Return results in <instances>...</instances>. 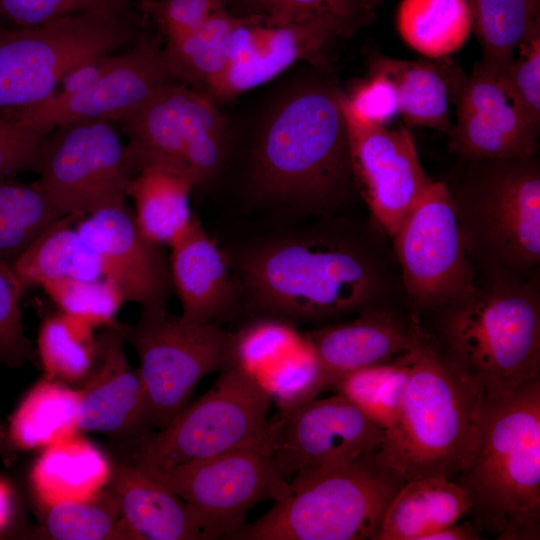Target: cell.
Returning a JSON list of instances; mask_svg holds the SVG:
<instances>
[{"label": "cell", "instance_id": "1", "mask_svg": "<svg viewBox=\"0 0 540 540\" xmlns=\"http://www.w3.org/2000/svg\"><path fill=\"white\" fill-rule=\"evenodd\" d=\"M243 283L259 316L318 322L378 305L386 277L365 243L333 232L285 237L244 259Z\"/></svg>", "mask_w": 540, "mask_h": 540}, {"label": "cell", "instance_id": "2", "mask_svg": "<svg viewBox=\"0 0 540 540\" xmlns=\"http://www.w3.org/2000/svg\"><path fill=\"white\" fill-rule=\"evenodd\" d=\"M344 94L298 86L273 108L259 133L251 180L263 199L328 213L355 188Z\"/></svg>", "mask_w": 540, "mask_h": 540}, {"label": "cell", "instance_id": "3", "mask_svg": "<svg viewBox=\"0 0 540 540\" xmlns=\"http://www.w3.org/2000/svg\"><path fill=\"white\" fill-rule=\"evenodd\" d=\"M410 377L396 422L384 430L378 454L405 483L469 467L478 443L485 398L424 333L409 351Z\"/></svg>", "mask_w": 540, "mask_h": 540}, {"label": "cell", "instance_id": "4", "mask_svg": "<svg viewBox=\"0 0 540 540\" xmlns=\"http://www.w3.org/2000/svg\"><path fill=\"white\" fill-rule=\"evenodd\" d=\"M440 309L433 339L485 400L504 398L540 377V300L534 282L498 275Z\"/></svg>", "mask_w": 540, "mask_h": 540}, {"label": "cell", "instance_id": "5", "mask_svg": "<svg viewBox=\"0 0 540 540\" xmlns=\"http://www.w3.org/2000/svg\"><path fill=\"white\" fill-rule=\"evenodd\" d=\"M498 540L540 537V377L486 400L474 457L455 480Z\"/></svg>", "mask_w": 540, "mask_h": 540}, {"label": "cell", "instance_id": "6", "mask_svg": "<svg viewBox=\"0 0 540 540\" xmlns=\"http://www.w3.org/2000/svg\"><path fill=\"white\" fill-rule=\"evenodd\" d=\"M378 452L298 473L284 498L227 539L374 540L388 503L404 484Z\"/></svg>", "mask_w": 540, "mask_h": 540}, {"label": "cell", "instance_id": "7", "mask_svg": "<svg viewBox=\"0 0 540 540\" xmlns=\"http://www.w3.org/2000/svg\"><path fill=\"white\" fill-rule=\"evenodd\" d=\"M140 12L99 9L31 27L0 28V114L37 104L90 58L121 51L143 34Z\"/></svg>", "mask_w": 540, "mask_h": 540}, {"label": "cell", "instance_id": "8", "mask_svg": "<svg viewBox=\"0 0 540 540\" xmlns=\"http://www.w3.org/2000/svg\"><path fill=\"white\" fill-rule=\"evenodd\" d=\"M270 402L255 378L227 367L206 393L189 402L168 425L142 435L131 461L164 470L255 441L275 423L276 416L267 417Z\"/></svg>", "mask_w": 540, "mask_h": 540}, {"label": "cell", "instance_id": "9", "mask_svg": "<svg viewBox=\"0 0 540 540\" xmlns=\"http://www.w3.org/2000/svg\"><path fill=\"white\" fill-rule=\"evenodd\" d=\"M122 333L139 358L149 427L168 425L204 377L231 365L232 333L213 322L142 311L135 325L122 324Z\"/></svg>", "mask_w": 540, "mask_h": 540}, {"label": "cell", "instance_id": "10", "mask_svg": "<svg viewBox=\"0 0 540 540\" xmlns=\"http://www.w3.org/2000/svg\"><path fill=\"white\" fill-rule=\"evenodd\" d=\"M280 425L276 415L273 427L255 441L164 470L144 468L191 505L218 538L227 539L252 507L290 491L273 459Z\"/></svg>", "mask_w": 540, "mask_h": 540}, {"label": "cell", "instance_id": "11", "mask_svg": "<svg viewBox=\"0 0 540 540\" xmlns=\"http://www.w3.org/2000/svg\"><path fill=\"white\" fill-rule=\"evenodd\" d=\"M118 122L134 170L145 161H165L182 168L196 188L210 182L225 160L224 119L206 93L185 83L163 87Z\"/></svg>", "mask_w": 540, "mask_h": 540}, {"label": "cell", "instance_id": "12", "mask_svg": "<svg viewBox=\"0 0 540 540\" xmlns=\"http://www.w3.org/2000/svg\"><path fill=\"white\" fill-rule=\"evenodd\" d=\"M402 280L419 307L440 308L477 288L454 196L431 181L392 237Z\"/></svg>", "mask_w": 540, "mask_h": 540}, {"label": "cell", "instance_id": "13", "mask_svg": "<svg viewBox=\"0 0 540 540\" xmlns=\"http://www.w3.org/2000/svg\"><path fill=\"white\" fill-rule=\"evenodd\" d=\"M54 130L36 180L51 203L80 218L125 205L135 170L113 122L81 120Z\"/></svg>", "mask_w": 540, "mask_h": 540}, {"label": "cell", "instance_id": "14", "mask_svg": "<svg viewBox=\"0 0 540 540\" xmlns=\"http://www.w3.org/2000/svg\"><path fill=\"white\" fill-rule=\"evenodd\" d=\"M529 159L492 161L473 198L455 201L470 256L497 270L525 271L540 262V174Z\"/></svg>", "mask_w": 540, "mask_h": 540}, {"label": "cell", "instance_id": "15", "mask_svg": "<svg viewBox=\"0 0 540 540\" xmlns=\"http://www.w3.org/2000/svg\"><path fill=\"white\" fill-rule=\"evenodd\" d=\"M355 188L391 238L432 181L423 170L411 132L374 125L352 113L343 98Z\"/></svg>", "mask_w": 540, "mask_h": 540}, {"label": "cell", "instance_id": "16", "mask_svg": "<svg viewBox=\"0 0 540 540\" xmlns=\"http://www.w3.org/2000/svg\"><path fill=\"white\" fill-rule=\"evenodd\" d=\"M174 82L179 81L168 67L158 38L143 33L125 49L122 61L90 89L69 96L54 93L37 104L0 116L53 129L81 120L115 123Z\"/></svg>", "mask_w": 540, "mask_h": 540}, {"label": "cell", "instance_id": "17", "mask_svg": "<svg viewBox=\"0 0 540 540\" xmlns=\"http://www.w3.org/2000/svg\"><path fill=\"white\" fill-rule=\"evenodd\" d=\"M279 416L273 459L286 479L378 452L384 439V430L339 392Z\"/></svg>", "mask_w": 540, "mask_h": 540}, {"label": "cell", "instance_id": "18", "mask_svg": "<svg viewBox=\"0 0 540 540\" xmlns=\"http://www.w3.org/2000/svg\"><path fill=\"white\" fill-rule=\"evenodd\" d=\"M76 229L96 254L102 277L125 302L138 303L142 311H167L174 291L169 258L142 234L126 204L82 217Z\"/></svg>", "mask_w": 540, "mask_h": 540}, {"label": "cell", "instance_id": "19", "mask_svg": "<svg viewBox=\"0 0 540 540\" xmlns=\"http://www.w3.org/2000/svg\"><path fill=\"white\" fill-rule=\"evenodd\" d=\"M337 37L338 33L323 23L240 17L227 65L208 91L224 100L237 96L269 81L297 60H313Z\"/></svg>", "mask_w": 540, "mask_h": 540}, {"label": "cell", "instance_id": "20", "mask_svg": "<svg viewBox=\"0 0 540 540\" xmlns=\"http://www.w3.org/2000/svg\"><path fill=\"white\" fill-rule=\"evenodd\" d=\"M457 123L450 148L472 160L512 161L534 156L537 137L505 94L498 75L481 62L456 94Z\"/></svg>", "mask_w": 540, "mask_h": 540}, {"label": "cell", "instance_id": "21", "mask_svg": "<svg viewBox=\"0 0 540 540\" xmlns=\"http://www.w3.org/2000/svg\"><path fill=\"white\" fill-rule=\"evenodd\" d=\"M124 342L117 321L104 326L97 338L95 364L77 390L79 432L130 437L149 427L143 381L128 362Z\"/></svg>", "mask_w": 540, "mask_h": 540}, {"label": "cell", "instance_id": "22", "mask_svg": "<svg viewBox=\"0 0 540 540\" xmlns=\"http://www.w3.org/2000/svg\"><path fill=\"white\" fill-rule=\"evenodd\" d=\"M424 333L415 316L405 321L392 310L374 305L351 321L313 329L304 336L333 387L348 373L391 362L412 350Z\"/></svg>", "mask_w": 540, "mask_h": 540}, {"label": "cell", "instance_id": "23", "mask_svg": "<svg viewBox=\"0 0 540 540\" xmlns=\"http://www.w3.org/2000/svg\"><path fill=\"white\" fill-rule=\"evenodd\" d=\"M108 488L131 540L218 539L191 505L133 461L112 469Z\"/></svg>", "mask_w": 540, "mask_h": 540}, {"label": "cell", "instance_id": "24", "mask_svg": "<svg viewBox=\"0 0 540 540\" xmlns=\"http://www.w3.org/2000/svg\"><path fill=\"white\" fill-rule=\"evenodd\" d=\"M170 247L172 281L182 307L180 317L197 324L213 322L233 299L225 255L194 213Z\"/></svg>", "mask_w": 540, "mask_h": 540}, {"label": "cell", "instance_id": "25", "mask_svg": "<svg viewBox=\"0 0 540 540\" xmlns=\"http://www.w3.org/2000/svg\"><path fill=\"white\" fill-rule=\"evenodd\" d=\"M470 512L464 489L443 476L405 482L388 503L374 540H424Z\"/></svg>", "mask_w": 540, "mask_h": 540}, {"label": "cell", "instance_id": "26", "mask_svg": "<svg viewBox=\"0 0 540 540\" xmlns=\"http://www.w3.org/2000/svg\"><path fill=\"white\" fill-rule=\"evenodd\" d=\"M193 188L188 174L174 164L160 160L138 164L127 195L134 200L135 220L142 234L158 245L170 246L191 221Z\"/></svg>", "mask_w": 540, "mask_h": 540}, {"label": "cell", "instance_id": "27", "mask_svg": "<svg viewBox=\"0 0 540 540\" xmlns=\"http://www.w3.org/2000/svg\"><path fill=\"white\" fill-rule=\"evenodd\" d=\"M111 471L101 451L77 434L45 448L33 467L31 482L47 508L95 497L108 484Z\"/></svg>", "mask_w": 540, "mask_h": 540}, {"label": "cell", "instance_id": "28", "mask_svg": "<svg viewBox=\"0 0 540 540\" xmlns=\"http://www.w3.org/2000/svg\"><path fill=\"white\" fill-rule=\"evenodd\" d=\"M79 219L75 215L60 217L10 265L23 291L47 281L103 278L96 254L72 226Z\"/></svg>", "mask_w": 540, "mask_h": 540}, {"label": "cell", "instance_id": "29", "mask_svg": "<svg viewBox=\"0 0 540 540\" xmlns=\"http://www.w3.org/2000/svg\"><path fill=\"white\" fill-rule=\"evenodd\" d=\"M373 67L385 72L395 83L399 114L407 125L450 132L449 103L463 78L446 71L440 63L416 60L377 59Z\"/></svg>", "mask_w": 540, "mask_h": 540}, {"label": "cell", "instance_id": "30", "mask_svg": "<svg viewBox=\"0 0 540 540\" xmlns=\"http://www.w3.org/2000/svg\"><path fill=\"white\" fill-rule=\"evenodd\" d=\"M60 382L39 381L14 412L9 435L18 448H46L79 433L78 392Z\"/></svg>", "mask_w": 540, "mask_h": 540}, {"label": "cell", "instance_id": "31", "mask_svg": "<svg viewBox=\"0 0 540 540\" xmlns=\"http://www.w3.org/2000/svg\"><path fill=\"white\" fill-rule=\"evenodd\" d=\"M239 19L228 10L221 11L198 27L167 39L163 50L175 79L198 91L208 90L227 65Z\"/></svg>", "mask_w": 540, "mask_h": 540}, {"label": "cell", "instance_id": "32", "mask_svg": "<svg viewBox=\"0 0 540 540\" xmlns=\"http://www.w3.org/2000/svg\"><path fill=\"white\" fill-rule=\"evenodd\" d=\"M397 28L413 50L441 59L466 43L472 18L466 0H401Z\"/></svg>", "mask_w": 540, "mask_h": 540}, {"label": "cell", "instance_id": "33", "mask_svg": "<svg viewBox=\"0 0 540 540\" xmlns=\"http://www.w3.org/2000/svg\"><path fill=\"white\" fill-rule=\"evenodd\" d=\"M483 53L481 63L499 75L518 45L539 29V0H466Z\"/></svg>", "mask_w": 540, "mask_h": 540}, {"label": "cell", "instance_id": "34", "mask_svg": "<svg viewBox=\"0 0 540 540\" xmlns=\"http://www.w3.org/2000/svg\"><path fill=\"white\" fill-rule=\"evenodd\" d=\"M62 216L36 181L0 179V261L11 265L43 230Z\"/></svg>", "mask_w": 540, "mask_h": 540}, {"label": "cell", "instance_id": "35", "mask_svg": "<svg viewBox=\"0 0 540 540\" xmlns=\"http://www.w3.org/2000/svg\"><path fill=\"white\" fill-rule=\"evenodd\" d=\"M86 323L62 312L42 320L37 353L48 377L83 383L97 356V338Z\"/></svg>", "mask_w": 540, "mask_h": 540}, {"label": "cell", "instance_id": "36", "mask_svg": "<svg viewBox=\"0 0 540 540\" xmlns=\"http://www.w3.org/2000/svg\"><path fill=\"white\" fill-rule=\"evenodd\" d=\"M376 0H228L236 16H261L273 22H318L340 37L351 36L375 14ZM235 15V14H234Z\"/></svg>", "mask_w": 540, "mask_h": 540}, {"label": "cell", "instance_id": "37", "mask_svg": "<svg viewBox=\"0 0 540 540\" xmlns=\"http://www.w3.org/2000/svg\"><path fill=\"white\" fill-rule=\"evenodd\" d=\"M43 538L56 540L130 539L110 489L86 500L59 502L47 507Z\"/></svg>", "mask_w": 540, "mask_h": 540}, {"label": "cell", "instance_id": "38", "mask_svg": "<svg viewBox=\"0 0 540 540\" xmlns=\"http://www.w3.org/2000/svg\"><path fill=\"white\" fill-rule=\"evenodd\" d=\"M255 379L274 401L281 416L300 409L332 386L305 336L298 347Z\"/></svg>", "mask_w": 540, "mask_h": 540}, {"label": "cell", "instance_id": "39", "mask_svg": "<svg viewBox=\"0 0 540 540\" xmlns=\"http://www.w3.org/2000/svg\"><path fill=\"white\" fill-rule=\"evenodd\" d=\"M304 340L287 321L259 316L232 333L231 365L256 378Z\"/></svg>", "mask_w": 540, "mask_h": 540}, {"label": "cell", "instance_id": "40", "mask_svg": "<svg viewBox=\"0 0 540 540\" xmlns=\"http://www.w3.org/2000/svg\"><path fill=\"white\" fill-rule=\"evenodd\" d=\"M60 311L92 328L113 323L124 301L116 285L97 280L62 279L40 285Z\"/></svg>", "mask_w": 540, "mask_h": 540}, {"label": "cell", "instance_id": "41", "mask_svg": "<svg viewBox=\"0 0 540 540\" xmlns=\"http://www.w3.org/2000/svg\"><path fill=\"white\" fill-rule=\"evenodd\" d=\"M518 56L498 75L516 110L537 134L540 128V28L517 47Z\"/></svg>", "mask_w": 540, "mask_h": 540}, {"label": "cell", "instance_id": "42", "mask_svg": "<svg viewBox=\"0 0 540 540\" xmlns=\"http://www.w3.org/2000/svg\"><path fill=\"white\" fill-rule=\"evenodd\" d=\"M23 292L10 265L0 261V364L9 367L39 361L37 350L22 324L20 298Z\"/></svg>", "mask_w": 540, "mask_h": 540}, {"label": "cell", "instance_id": "43", "mask_svg": "<svg viewBox=\"0 0 540 540\" xmlns=\"http://www.w3.org/2000/svg\"><path fill=\"white\" fill-rule=\"evenodd\" d=\"M99 9L136 12L128 0H0V18L17 27L37 26Z\"/></svg>", "mask_w": 540, "mask_h": 540}, {"label": "cell", "instance_id": "44", "mask_svg": "<svg viewBox=\"0 0 540 540\" xmlns=\"http://www.w3.org/2000/svg\"><path fill=\"white\" fill-rule=\"evenodd\" d=\"M228 0H140L138 11L167 39L184 34L227 10Z\"/></svg>", "mask_w": 540, "mask_h": 540}, {"label": "cell", "instance_id": "45", "mask_svg": "<svg viewBox=\"0 0 540 540\" xmlns=\"http://www.w3.org/2000/svg\"><path fill=\"white\" fill-rule=\"evenodd\" d=\"M53 128L12 120L0 130V179L40 168Z\"/></svg>", "mask_w": 540, "mask_h": 540}, {"label": "cell", "instance_id": "46", "mask_svg": "<svg viewBox=\"0 0 540 540\" xmlns=\"http://www.w3.org/2000/svg\"><path fill=\"white\" fill-rule=\"evenodd\" d=\"M345 103L352 113L377 126L386 127L399 114V98L394 81L375 67L350 96L345 95Z\"/></svg>", "mask_w": 540, "mask_h": 540}, {"label": "cell", "instance_id": "47", "mask_svg": "<svg viewBox=\"0 0 540 540\" xmlns=\"http://www.w3.org/2000/svg\"><path fill=\"white\" fill-rule=\"evenodd\" d=\"M410 377L409 351L391 361L366 416L379 428L389 429L397 420Z\"/></svg>", "mask_w": 540, "mask_h": 540}, {"label": "cell", "instance_id": "48", "mask_svg": "<svg viewBox=\"0 0 540 540\" xmlns=\"http://www.w3.org/2000/svg\"><path fill=\"white\" fill-rule=\"evenodd\" d=\"M125 49L81 62L63 76L57 94L69 96L90 89L122 61Z\"/></svg>", "mask_w": 540, "mask_h": 540}, {"label": "cell", "instance_id": "49", "mask_svg": "<svg viewBox=\"0 0 540 540\" xmlns=\"http://www.w3.org/2000/svg\"><path fill=\"white\" fill-rule=\"evenodd\" d=\"M478 529L476 523H455L427 535L424 540H478L481 538Z\"/></svg>", "mask_w": 540, "mask_h": 540}, {"label": "cell", "instance_id": "50", "mask_svg": "<svg viewBox=\"0 0 540 540\" xmlns=\"http://www.w3.org/2000/svg\"><path fill=\"white\" fill-rule=\"evenodd\" d=\"M10 516V492L6 484L0 481V530L6 525Z\"/></svg>", "mask_w": 540, "mask_h": 540}, {"label": "cell", "instance_id": "51", "mask_svg": "<svg viewBox=\"0 0 540 540\" xmlns=\"http://www.w3.org/2000/svg\"><path fill=\"white\" fill-rule=\"evenodd\" d=\"M7 26H12V25H10L8 22H6L2 18H0V28L1 27H7Z\"/></svg>", "mask_w": 540, "mask_h": 540}]
</instances>
